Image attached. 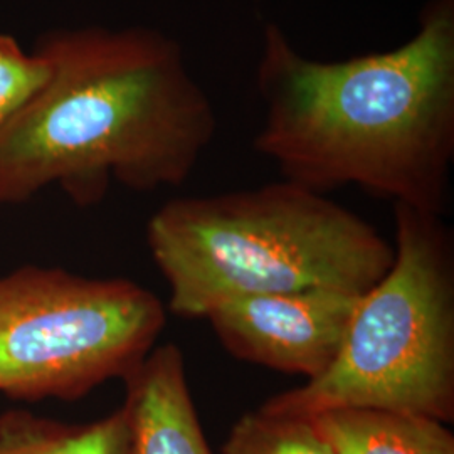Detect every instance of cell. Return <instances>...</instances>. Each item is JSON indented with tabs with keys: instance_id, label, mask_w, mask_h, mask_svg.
<instances>
[{
	"instance_id": "8fae6325",
	"label": "cell",
	"mask_w": 454,
	"mask_h": 454,
	"mask_svg": "<svg viewBox=\"0 0 454 454\" xmlns=\"http://www.w3.org/2000/svg\"><path fill=\"white\" fill-rule=\"evenodd\" d=\"M51 66L41 51L26 52L16 37L0 34V129L48 82Z\"/></svg>"
},
{
	"instance_id": "52a82bcc",
	"label": "cell",
	"mask_w": 454,
	"mask_h": 454,
	"mask_svg": "<svg viewBox=\"0 0 454 454\" xmlns=\"http://www.w3.org/2000/svg\"><path fill=\"white\" fill-rule=\"evenodd\" d=\"M123 409L133 454H212L187 384L179 347L152 348L125 379Z\"/></svg>"
},
{
	"instance_id": "8992f818",
	"label": "cell",
	"mask_w": 454,
	"mask_h": 454,
	"mask_svg": "<svg viewBox=\"0 0 454 454\" xmlns=\"http://www.w3.org/2000/svg\"><path fill=\"white\" fill-rule=\"evenodd\" d=\"M360 296L326 288L253 294L206 318L231 356L311 380L339 356Z\"/></svg>"
},
{
	"instance_id": "30bf717a",
	"label": "cell",
	"mask_w": 454,
	"mask_h": 454,
	"mask_svg": "<svg viewBox=\"0 0 454 454\" xmlns=\"http://www.w3.org/2000/svg\"><path fill=\"white\" fill-rule=\"evenodd\" d=\"M223 454H335L305 418L258 409L232 427Z\"/></svg>"
},
{
	"instance_id": "5b68a950",
	"label": "cell",
	"mask_w": 454,
	"mask_h": 454,
	"mask_svg": "<svg viewBox=\"0 0 454 454\" xmlns=\"http://www.w3.org/2000/svg\"><path fill=\"white\" fill-rule=\"evenodd\" d=\"M167 311L130 279L24 266L0 276V394L82 399L155 348Z\"/></svg>"
},
{
	"instance_id": "ba28073f",
	"label": "cell",
	"mask_w": 454,
	"mask_h": 454,
	"mask_svg": "<svg viewBox=\"0 0 454 454\" xmlns=\"http://www.w3.org/2000/svg\"><path fill=\"white\" fill-rule=\"evenodd\" d=\"M309 419L335 454H454L444 422L372 407H343Z\"/></svg>"
},
{
	"instance_id": "6da1fadb",
	"label": "cell",
	"mask_w": 454,
	"mask_h": 454,
	"mask_svg": "<svg viewBox=\"0 0 454 454\" xmlns=\"http://www.w3.org/2000/svg\"><path fill=\"white\" fill-rule=\"evenodd\" d=\"M254 146L285 180L318 194L357 185L442 214L454 159V0H429L390 51L311 59L278 24L262 31Z\"/></svg>"
},
{
	"instance_id": "277c9868",
	"label": "cell",
	"mask_w": 454,
	"mask_h": 454,
	"mask_svg": "<svg viewBox=\"0 0 454 454\" xmlns=\"http://www.w3.org/2000/svg\"><path fill=\"white\" fill-rule=\"evenodd\" d=\"M389 271L358 298L340 352L317 379L261 407L311 418L372 407L454 418V261L439 214L394 204Z\"/></svg>"
},
{
	"instance_id": "3957f363",
	"label": "cell",
	"mask_w": 454,
	"mask_h": 454,
	"mask_svg": "<svg viewBox=\"0 0 454 454\" xmlns=\"http://www.w3.org/2000/svg\"><path fill=\"white\" fill-rule=\"evenodd\" d=\"M146 243L168 283V309L185 318L253 294H364L394 261L375 227L288 180L174 199L150 217Z\"/></svg>"
},
{
	"instance_id": "9c48e42d",
	"label": "cell",
	"mask_w": 454,
	"mask_h": 454,
	"mask_svg": "<svg viewBox=\"0 0 454 454\" xmlns=\"http://www.w3.org/2000/svg\"><path fill=\"white\" fill-rule=\"evenodd\" d=\"M0 454H133L130 421L123 407L86 424L9 409L0 412Z\"/></svg>"
},
{
	"instance_id": "7a4b0ae2",
	"label": "cell",
	"mask_w": 454,
	"mask_h": 454,
	"mask_svg": "<svg viewBox=\"0 0 454 454\" xmlns=\"http://www.w3.org/2000/svg\"><path fill=\"white\" fill-rule=\"evenodd\" d=\"M35 49L51 74L0 129V206L52 184L88 206L112 182L153 192L192 176L217 116L179 41L148 27H82Z\"/></svg>"
}]
</instances>
